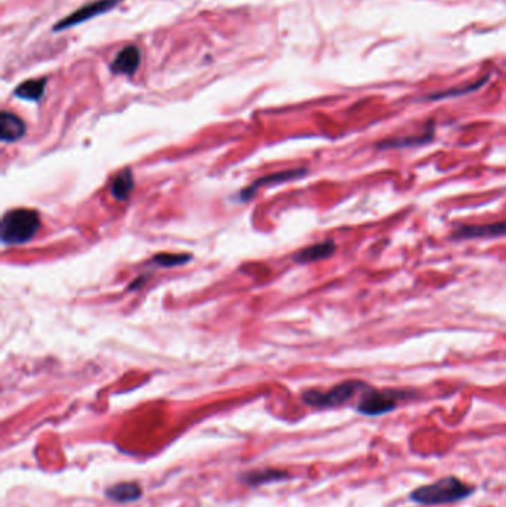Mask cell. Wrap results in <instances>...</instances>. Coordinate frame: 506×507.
<instances>
[{
	"instance_id": "2e32d148",
	"label": "cell",
	"mask_w": 506,
	"mask_h": 507,
	"mask_svg": "<svg viewBox=\"0 0 506 507\" xmlns=\"http://www.w3.org/2000/svg\"><path fill=\"white\" fill-rule=\"evenodd\" d=\"M192 257L187 254H159L153 257L151 263L158 264L159 267H174V266H183L187 262H191Z\"/></svg>"
},
{
	"instance_id": "4fadbf2b",
	"label": "cell",
	"mask_w": 506,
	"mask_h": 507,
	"mask_svg": "<svg viewBox=\"0 0 506 507\" xmlns=\"http://www.w3.org/2000/svg\"><path fill=\"white\" fill-rule=\"evenodd\" d=\"M105 495L113 501L119 503H128V501H135L141 497V488L137 483H117V485L110 487L105 491Z\"/></svg>"
},
{
	"instance_id": "9a60e30c",
	"label": "cell",
	"mask_w": 506,
	"mask_h": 507,
	"mask_svg": "<svg viewBox=\"0 0 506 507\" xmlns=\"http://www.w3.org/2000/svg\"><path fill=\"white\" fill-rule=\"evenodd\" d=\"M287 478V471L282 470H275V469H265V470H258V471H251V474H246L242 480L245 483H248L251 487H257L262 485V483H267V482H278Z\"/></svg>"
},
{
	"instance_id": "52a82bcc",
	"label": "cell",
	"mask_w": 506,
	"mask_h": 507,
	"mask_svg": "<svg viewBox=\"0 0 506 507\" xmlns=\"http://www.w3.org/2000/svg\"><path fill=\"white\" fill-rule=\"evenodd\" d=\"M141 64V51L134 45H128L116 54L114 60L110 63V72L114 75L131 76Z\"/></svg>"
},
{
	"instance_id": "30bf717a",
	"label": "cell",
	"mask_w": 506,
	"mask_h": 507,
	"mask_svg": "<svg viewBox=\"0 0 506 507\" xmlns=\"http://www.w3.org/2000/svg\"><path fill=\"white\" fill-rule=\"evenodd\" d=\"M336 251V243L333 241H325L321 243H316L312 246L304 248L297 255L294 257V260L300 264H309L320 260H325V258L332 257Z\"/></svg>"
},
{
	"instance_id": "6da1fadb",
	"label": "cell",
	"mask_w": 506,
	"mask_h": 507,
	"mask_svg": "<svg viewBox=\"0 0 506 507\" xmlns=\"http://www.w3.org/2000/svg\"><path fill=\"white\" fill-rule=\"evenodd\" d=\"M40 229L36 211L14 209L5 214L0 226V239L3 245H22L30 242Z\"/></svg>"
},
{
	"instance_id": "8992f818",
	"label": "cell",
	"mask_w": 506,
	"mask_h": 507,
	"mask_svg": "<svg viewBox=\"0 0 506 507\" xmlns=\"http://www.w3.org/2000/svg\"><path fill=\"white\" fill-rule=\"evenodd\" d=\"M506 236V220L490 224H461L454 229L453 239H491Z\"/></svg>"
},
{
	"instance_id": "5b68a950",
	"label": "cell",
	"mask_w": 506,
	"mask_h": 507,
	"mask_svg": "<svg viewBox=\"0 0 506 507\" xmlns=\"http://www.w3.org/2000/svg\"><path fill=\"white\" fill-rule=\"evenodd\" d=\"M122 2V0H96V2H89L84 6L76 9L73 14L67 15L66 18L60 20L54 26V31H61L76 27L79 24H84L88 20L96 18L98 15H103L105 13H110V10Z\"/></svg>"
},
{
	"instance_id": "e0dca14e",
	"label": "cell",
	"mask_w": 506,
	"mask_h": 507,
	"mask_svg": "<svg viewBox=\"0 0 506 507\" xmlns=\"http://www.w3.org/2000/svg\"><path fill=\"white\" fill-rule=\"evenodd\" d=\"M484 82H486V79L478 82V84H475L472 86H468L465 89H453V91H447V92H441V93H435V96H431L429 98L431 100H440V98H447V97H453V96H462V93H468V92H472V91L478 89L479 86L484 85Z\"/></svg>"
},
{
	"instance_id": "5bb4252c",
	"label": "cell",
	"mask_w": 506,
	"mask_h": 507,
	"mask_svg": "<svg viewBox=\"0 0 506 507\" xmlns=\"http://www.w3.org/2000/svg\"><path fill=\"white\" fill-rule=\"evenodd\" d=\"M134 190V175L133 171L125 169L113 180L110 192L114 199L126 200Z\"/></svg>"
},
{
	"instance_id": "7a4b0ae2",
	"label": "cell",
	"mask_w": 506,
	"mask_h": 507,
	"mask_svg": "<svg viewBox=\"0 0 506 507\" xmlns=\"http://www.w3.org/2000/svg\"><path fill=\"white\" fill-rule=\"evenodd\" d=\"M472 488L468 487L461 479L447 476L431 485L417 488L411 494V500L420 504H445L462 500L472 494Z\"/></svg>"
},
{
	"instance_id": "277c9868",
	"label": "cell",
	"mask_w": 506,
	"mask_h": 507,
	"mask_svg": "<svg viewBox=\"0 0 506 507\" xmlns=\"http://www.w3.org/2000/svg\"><path fill=\"white\" fill-rule=\"evenodd\" d=\"M405 396L407 393L404 392H394V391L379 392L373 391V388H367L358 405V411L361 414L366 416L386 414V412H391L392 409H395L398 400Z\"/></svg>"
},
{
	"instance_id": "9c48e42d",
	"label": "cell",
	"mask_w": 506,
	"mask_h": 507,
	"mask_svg": "<svg viewBox=\"0 0 506 507\" xmlns=\"http://www.w3.org/2000/svg\"><path fill=\"white\" fill-rule=\"evenodd\" d=\"M433 134H435V126L431 123L426 126L425 133L420 135H411V137H404V138H391V139H383L380 143L375 144L379 150H386V149H405V147H417V146H425L433 139Z\"/></svg>"
},
{
	"instance_id": "8fae6325",
	"label": "cell",
	"mask_w": 506,
	"mask_h": 507,
	"mask_svg": "<svg viewBox=\"0 0 506 507\" xmlns=\"http://www.w3.org/2000/svg\"><path fill=\"white\" fill-rule=\"evenodd\" d=\"M306 175V169H291V171H284V172H276V174H272V175H267L265 176V179H260L257 180L251 187L245 188V190L241 192V199L242 200H248L250 197L254 196V193L257 192L258 187L262 186H266V184H276V183H285V181H290V180H296V179H300V176Z\"/></svg>"
},
{
	"instance_id": "7c38bea8",
	"label": "cell",
	"mask_w": 506,
	"mask_h": 507,
	"mask_svg": "<svg viewBox=\"0 0 506 507\" xmlns=\"http://www.w3.org/2000/svg\"><path fill=\"white\" fill-rule=\"evenodd\" d=\"M45 88H46V79H30L22 82L21 85L17 86L15 89V97L26 100V101H39L43 93H45Z\"/></svg>"
},
{
	"instance_id": "3957f363",
	"label": "cell",
	"mask_w": 506,
	"mask_h": 507,
	"mask_svg": "<svg viewBox=\"0 0 506 507\" xmlns=\"http://www.w3.org/2000/svg\"><path fill=\"white\" fill-rule=\"evenodd\" d=\"M369 386L362 381H345L333 387L332 391L322 393L318 391H309L303 393L304 404L318 407V408H332L338 407L348 402L349 399L354 398L358 392H366Z\"/></svg>"
},
{
	"instance_id": "ba28073f",
	"label": "cell",
	"mask_w": 506,
	"mask_h": 507,
	"mask_svg": "<svg viewBox=\"0 0 506 507\" xmlns=\"http://www.w3.org/2000/svg\"><path fill=\"white\" fill-rule=\"evenodd\" d=\"M26 122L10 112H2L0 114V138L3 143H15L26 135Z\"/></svg>"
}]
</instances>
